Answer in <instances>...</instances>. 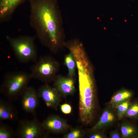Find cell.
I'll return each mask as SVG.
<instances>
[{"mask_svg":"<svg viewBox=\"0 0 138 138\" xmlns=\"http://www.w3.org/2000/svg\"><path fill=\"white\" fill-rule=\"evenodd\" d=\"M30 23L40 41L53 52L64 43L61 12L57 0H29Z\"/></svg>","mask_w":138,"mask_h":138,"instance_id":"6da1fadb","label":"cell"},{"mask_svg":"<svg viewBox=\"0 0 138 138\" xmlns=\"http://www.w3.org/2000/svg\"><path fill=\"white\" fill-rule=\"evenodd\" d=\"M79 91V114L80 120L87 125L93 121L95 111L96 96L92 77L83 76L78 79Z\"/></svg>","mask_w":138,"mask_h":138,"instance_id":"7a4b0ae2","label":"cell"},{"mask_svg":"<svg viewBox=\"0 0 138 138\" xmlns=\"http://www.w3.org/2000/svg\"><path fill=\"white\" fill-rule=\"evenodd\" d=\"M32 78L30 73L22 71L12 72L6 75L1 87L2 92L10 99L22 94Z\"/></svg>","mask_w":138,"mask_h":138,"instance_id":"3957f363","label":"cell"},{"mask_svg":"<svg viewBox=\"0 0 138 138\" xmlns=\"http://www.w3.org/2000/svg\"><path fill=\"white\" fill-rule=\"evenodd\" d=\"M7 39L17 59L23 63L35 62L37 53L33 38L27 36Z\"/></svg>","mask_w":138,"mask_h":138,"instance_id":"277c9868","label":"cell"},{"mask_svg":"<svg viewBox=\"0 0 138 138\" xmlns=\"http://www.w3.org/2000/svg\"><path fill=\"white\" fill-rule=\"evenodd\" d=\"M35 62L31 69L32 78L44 82L54 80L59 67L56 61L50 56H44Z\"/></svg>","mask_w":138,"mask_h":138,"instance_id":"5b68a950","label":"cell"},{"mask_svg":"<svg viewBox=\"0 0 138 138\" xmlns=\"http://www.w3.org/2000/svg\"><path fill=\"white\" fill-rule=\"evenodd\" d=\"M42 126L36 120L25 121L21 122L18 134L22 138H37L42 136L43 134Z\"/></svg>","mask_w":138,"mask_h":138,"instance_id":"8992f818","label":"cell"},{"mask_svg":"<svg viewBox=\"0 0 138 138\" xmlns=\"http://www.w3.org/2000/svg\"><path fill=\"white\" fill-rule=\"evenodd\" d=\"M38 92L47 107L57 109L60 101L61 94L55 88L45 85L40 87Z\"/></svg>","mask_w":138,"mask_h":138,"instance_id":"52a82bcc","label":"cell"},{"mask_svg":"<svg viewBox=\"0 0 138 138\" xmlns=\"http://www.w3.org/2000/svg\"><path fill=\"white\" fill-rule=\"evenodd\" d=\"M43 128L54 133L64 132L70 128L66 121L64 119L56 115L48 117L41 124Z\"/></svg>","mask_w":138,"mask_h":138,"instance_id":"ba28073f","label":"cell"},{"mask_svg":"<svg viewBox=\"0 0 138 138\" xmlns=\"http://www.w3.org/2000/svg\"><path fill=\"white\" fill-rule=\"evenodd\" d=\"M22 95L21 104L24 109L28 112H33L38 102V92L33 87H27Z\"/></svg>","mask_w":138,"mask_h":138,"instance_id":"9c48e42d","label":"cell"},{"mask_svg":"<svg viewBox=\"0 0 138 138\" xmlns=\"http://www.w3.org/2000/svg\"><path fill=\"white\" fill-rule=\"evenodd\" d=\"M54 87L62 96L73 95L75 90L74 80L73 78L56 76L54 80Z\"/></svg>","mask_w":138,"mask_h":138,"instance_id":"30bf717a","label":"cell"},{"mask_svg":"<svg viewBox=\"0 0 138 138\" xmlns=\"http://www.w3.org/2000/svg\"><path fill=\"white\" fill-rule=\"evenodd\" d=\"M25 0H0V18L5 19L11 15L16 7Z\"/></svg>","mask_w":138,"mask_h":138,"instance_id":"8fae6325","label":"cell"},{"mask_svg":"<svg viewBox=\"0 0 138 138\" xmlns=\"http://www.w3.org/2000/svg\"><path fill=\"white\" fill-rule=\"evenodd\" d=\"M0 118L2 120H15L17 119V112L11 105L1 100Z\"/></svg>","mask_w":138,"mask_h":138,"instance_id":"7c38bea8","label":"cell"},{"mask_svg":"<svg viewBox=\"0 0 138 138\" xmlns=\"http://www.w3.org/2000/svg\"><path fill=\"white\" fill-rule=\"evenodd\" d=\"M115 117L112 113L108 110H105L102 114L98 122L91 129L92 131L102 129L112 123L114 120Z\"/></svg>","mask_w":138,"mask_h":138,"instance_id":"4fadbf2b","label":"cell"},{"mask_svg":"<svg viewBox=\"0 0 138 138\" xmlns=\"http://www.w3.org/2000/svg\"><path fill=\"white\" fill-rule=\"evenodd\" d=\"M132 95L130 91L126 90L119 92L112 97L110 104L114 107H117L120 104L128 100Z\"/></svg>","mask_w":138,"mask_h":138,"instance_id":"5bb4252c","label":"cell"},{"mask_svg":"<svg viewBox=\"0 0 138 138\" xmlns=\"http://www.w3.org/2000/svg\"><path fill=\"white\" fill-rule=\"evenodd\" d=\"M64 62L68 70V77L73 78L75 74L76 64L74 57L71 52L66 56Z\"/></svg>","mask_w":138,"mask_h":138,"instance_id":"9a60e30c","label":"cell"},{"mask_svg":"<svg viewBox=\"0 0 138 138\" xmlns=\"http://www.w3.org/2000/svg\"><path fill=\"white\" fill-rule=\"evenodd\" d=\"M85 133L82 129L76 128L72 129L64 136L65 138H80L85 136Z\"/></svg>","mask_w":138,"mask_h":138,"instance_id":"2e32d148","label":"cell"},{"mask_svg":"<svg viewBox=\"0 0 138 138\" xmlns=\"http://www.w3.org/2000/svg\"><path fill=\"white\" fill-rule=\"evenodd\" d=\"M122 136L127 137L134 135L136 133V130L133 126L129 125H123L121 128Z\"/></svg>","mask_w":138,"mask_h":138,"instance_id":"e0dca14e","label":"cell"},{"mask_svg":"<svg viewBox=\"0 0 138 138\" xmlns=\"http://www.w3.org/2000/svg\"><path fill=\"white\" fill-rule=\"evenodd\" d=\"M128 100L119 105L117 107L118 115L119 118H122L125 114L130 103Z\"/></svg>","mask_w":138,"mask_h":138,"instance_id":"ac0fdd59","label":"cell"},{"mask_svg":"<svg viewBox=\"0 0 138 138\" xmlns=\"http://www.w3.org/2000/svg\"><path fill=\"white\" fill-rule=\"evenodd\" d=\"M128 117H136L138 116V103L130 105L125 113Z\"/></svg>","mask_w":138,"mask_h":138,"instance_id":"d6986e66","label":"cell"},{"mask_svg":"<svg viewBox=\"0 0 138 138\" xmlns=\"http://www.w3.org/2000/svg\"><path fill=\"white\" fill-rule=\"evenodd\" d=\"M13 136V133L7 127L3 124L0 127V138H10Z\"/></svg>","mask_w":138,"mask_h":138,"instance_id":"ffe728a7","label":"cell"},{"mask_svg":"<svg viewBox=\"0 0 138 138\" xmlns=\"http://www.w3.org/2000/svg\"><path fill=\"white\" fill-rule=\"evenodd\" d=\"M60 108L62 112L65 114L70 113L72 111L71 106L69 104L64 103L60 106Z\"/></svg>","mask_w":138,"mask_h":138,"instance_id":"44dd1931","label":"cell"},{"mask_svg":"<svg viewBox=\"0 0 138 138\" xmlns=\"http://www.w3.org/2000/svg\"><path fill=\"white\" fill-rule=\"evenodd\" d=\"M94 132L89 136L90 138H102L103 137V135L100 133L96 132V131H93Z\"/></svg>","mask_w":138,"mask_h":138,"instance_id":"7402d4cb","label":"cell"},{"mask_svg":"<svg viewBox=\"0 0 138 138\" xmlns=\"http://www.w3.org/2000/svg\"><path fill=\"white\" fill-rule=\"evenodd\" d=\"M120 137V135L117 132L113 133L111 135V137L112 138H119Z\"/></svg>","mask_w":138,"mask_h":138,"instance_id":"603a6c76","label":"cell"}]
</instances>
